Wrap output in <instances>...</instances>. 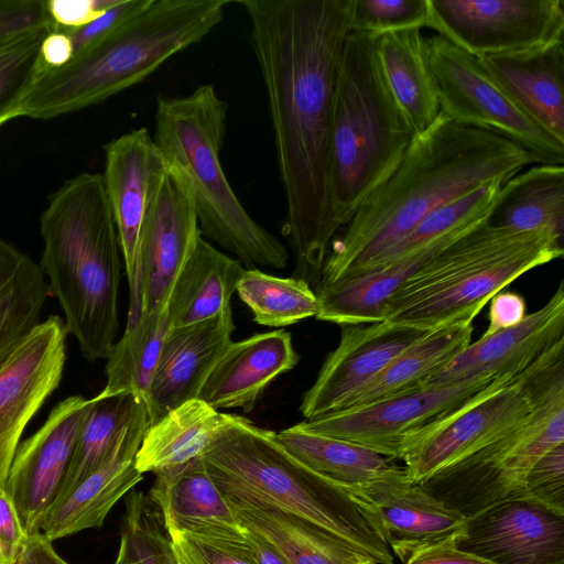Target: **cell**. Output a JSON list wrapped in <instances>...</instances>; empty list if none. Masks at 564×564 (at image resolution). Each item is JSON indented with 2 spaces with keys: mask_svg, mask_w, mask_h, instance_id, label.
<instances>
[{
  "mask_svg": "<svg viewBox=\"0 0 564 564\" xmlns=\"http://www.w3.org/2000/svg\"><path fill=\"white\" fill-rule=\"evenodd\" d=\"M262 76L286 203L294 276L317 292L337 229L328 149L338 58L352 0H239Z\"/></svg>",
  "mask_w": 564,
  "mask_h": 564,
  "instance_id": "cell-1",
  "label": "cell"
},
{
  "mask_svg": "<svg viewBox=\"0 0 564 564\" xmlns=\"http://www.w3.org/2000/svg\"><path fill=\"white\" fill-rule=\"evenodd\" d=\"M534 163L519 144L440 112L330 242L321 286L358 274L435 209L491 182H507Z\"/></svg>",
  "mask_w": 564,
  "mask_h": 564,
  "instance_id": "cell-2",
  "label": "cell"
},
{
  "mask_svg": "<svg viewBox=\"0 0 564 564\" xmlns=\"http://www.w3.org/2000/svg\"><path fill=\"white\" fill-rule=\"evenodd\" d=\"M40 269L85 359H107L118 334L121 249L102 174L82 172L41 215ZM122 256V254H121Z\"/></svg>",
  "mask_w": 564,
  "mask_h": 564,
  "instance_id": "cell-3",
  "label": "cell"
},
{
  "mask_svg": "<svg viewBox=\"0 0 564 564\" xmlns=\"http://www.w3.org/2000/svg\"><path fill=\"white\" fill-rule=\"evenodd\" d=\"M223 417L202 458L224 496L301 518L359 555L377 564H393L373 519L343 486L294 457L276 441L275 432L237 414L224 413Z\"/></svg>",
  "mask_w": 564,
  "mask_h": 564,
  "instance_id": "cell-4",
  "label": "cell"
},
{
  "mask_svg": "<svg viewBox=\"0 0 564 564\" xmlns=\"http://www.w3.org/2000/svg\"><path fill=\"white\" fill-rule=\"evenodd\" d=\"M229 0H150L105 40L66 65H43L19 117L47 120L100 104L200 42L223 20Z\"/></svg>",
  "mask_w": 564,
  "mask_h": 564,
  "instance_id": "cell-5",
  "label": "cell"
},
{
  "mask_svg": "<svg viewBox=\"0 0 564 564\" xmlns=\"http://www.w3.org/2000/svg\"><path fill=\"white\" fill-rule=\"evenodd\" d=\"M376 39L349 31L337 63L328 149L337 231L393 173L413 138L382 76Z\"/></svg>",
  "mask_w": 564,
  "mask_h": 564,
  "instance_id": "cell-6",
  "label": "cell"
},
{
  "mask_svg": "<svg viewBox=\"0 0 564 564\" xmlns=\"http://www.w3.org/2000/svg\"><path fill=\"white\" fill-rule=\"evenodd\" d=\"M227 104L212 84L186 96H159L153 140L166 162L188 180L202 236L234 253L248 269H283L289 252L245 209L220 163Z\"/></svg>",
  "mask_w": 564,
  "mask_h": 564,
  "instance_id": "cell-7",
  "label": "cell"
},
{
  "mask_svg": "<svg viewBox=\"0 0 564 564\" xmlns=\"http://www.w3.org/2000/svg\"><path fill=\"white\" fill-rule=\"evenodd\" d=\"M563 253L562 241L546 232L487 223L422 264L387 302L383 322L423 332L473 323L498 292Z\"/></svg>",
  "mask_w": 564,
  "mask_h": 564,
  "instance_id": "cell-8",
  "label": "cell"
},
{
  "mask_svg": "<svg viewBox=\"0 0 564 564\" xmlns=\"http://www.w3.org/2000/svg\"><path fill=\"white\" fill-rule=\"evenodd\" d=\"M563 443L564 370H558L543 383L534 409L522 423L420 485L468 518L517 496L534 463Z\"/></svg>",
  "mask_w": 564,
  "mask_h": 564,
  "instance_id": "cell-9",
  "label": "cell"
},
{
  "mask_svg": "<svg viewBox=\"0 0 564 564\" xmlns=\"http://www.w3.org/2000/svg\"><path fill=\"white\" fill-rule=\"evenodd\" d=\"M546 352L517 376H501L438 422L419 433L401 460L421 484L522 423L536 404L549 372Z\"/></svg>",
  "mask_w": 564,
  "mask_h": 564,
  "instance_id": "cell-10",
  "label": "cell"
},
{
  "mask_svg": "<svg viewBox=\"0 0 564 564\" xmlns=\"http://www.w3.org/2000/svg\"><path fill=\"white\" fill-rule=\"evenodd\" d=\"M427 52L442 113L465 127L489 131L519 144L539 164L563 165L564 144L522 113L476 57L440 35L427 39Z\"/></svg>",
  "mask_w": 564,
  "mask_h": 564,
  "instance_id": "cell-11",
  "label": "cell"
},
{
  "mask_svg": "<svg viewBox=\"0 0 564 564\" xmlns=\"http://www.w3.org/2000/svg\"><path fill=\"white\" fill-rule=\"evenodd\" d=\"M498 377L478 376L423 387L364 405L346 408L296 425L343 440L390 459H401L424 429L459 408Z\"/></svg>",
  "mask_w": 564,
  "mask_h": 564,
  "instance_id": "cell-12",
  "label": "cell"
},
{
  "mask_svg": "<svg viewBox=\"0 0 564 564\" xmlns=\"http://www.w3.org/2000/svg\"><path fill=\"white\" fill-rule=\"evenodd\" d=\"M427 26L476 58L564 42L562 0H427Z\"/></svg>",
  "mask_w": 564,
  "mask_h": 564,
  "instance_id": "cell-13",
  "label": "cell"
},
{
  "mask_svg": "<svg viewBox=\"0 0 564 564\" xmlns=\"http://www.w3.org/2000/svg\"><path fill=\"white\" fill-rule=\"evenodd\" d=\"M200 236L188 180L176 164L165 161L154 177L139 237L140 315L150 314L166 302Z\"/></svg>",
  "mask_w": 564,
  "mask_h": 564,
  "instance_id": "cell-14",
  "label": "cell"
},
{
  "mask_svg": "<svg viewBox=\"0 0 564 564\" xmlns=\"http://www.w3.org/2000/svg\"><path fill=\"white\" fill-rule=\"evenodd\" d=\"M91 404L82 395L66 398L18 446L4 489L26 535L41 531L56 500Z\"/></svg>",
  "mask_w": 564,
  "mask_h": 564,
  "instance_id": "cell-15",
  "label": "cell"
},
{
  "mask_svg": "<svg viewBox=\"0 0 564 564\" xmlns=\"http://www.w3.org/2000/svg\"><path fill=\"white\" fill-rule=\"evenodd\" d=\"M66 328L57 315L39 323L0 368V488L20 437L58 387L66 360Z\"/></svg>",
  "mask_w": 564,
  "mask_h": 564,
  "instance_id": "cell-16",
  "label": "cell"
},
{
  "mask_svg": "<svg viewBox=\"0 0 564 564\" xmlns=\"http://www.w3.org/2000/svg\"><path fill=\"white\" fill-rule=\"evenodd\" d=\"M455 541L494 564H564V514L517 495L466 518Z\"/></svg>",
  "mask_w": 564,
  "mask_h": 564,
  "instance_id": "cell-17",
  "label": "cell"
},
{
  "mask_svg": "<svg viewBox=\"0 0 564 564\" xmlns=\"http://www.w3.org/2000/svg\"><path fill=\"white\" fill-rule=\"evenodd\" d=\"M373 519L403 563L417 550L459 534L466 518L411 481L401 466L367 482L343 486Z\"/></svg>",
  "mask_w": 564,
  "mask_h": 564,
  "instance_id": "cell-18",
  "label": "cell"
},
{
  "mask_svg": "<svg viewBox=\"0 0 564 564\" xmlns=\"http://www.w3.org/2000/svg\"><path fill=\"white\" fill-rule=\"evenodd\" d=\"M164 166L165 160L144 127L105 145L102 178L129 282L127 327L137 322L141 312L137 282L139 237L154 177Z\"/></svg>",
  "mask_w": 564,
  "mask_h": 564,
  "instance_id": "cell-19",
  "label": "cell"
},
{
  "mask_svg": "<svg viewBox=\"0 0 564 564\" xmlns=\"http://www.w3.org/2000/svg\"><path fill=\"white\" fill-rule=\"evenodd\" d=\"M338 346L326 357L300 412L305 420L345 409L394 358L426 332L386 322L340 326Z\"/></svg>",
  "mask_w": 564,
  "mask_h": 564,
  "instance_id": "cell-20",
  "label": "cell"
},
{
  "mask_svg": "<svg viewBox=\"0 0 564 564\" xmlns=\"http://www.w3.org/2000/svg\"><path fill=\"white\" fill-rule=\"evenodd\" d=\"M564 340V285L538 311L518 324L481 336L422 386L478 376H517Z\"/></svg>",
  "mask_w": 564,
  "mask_h": 564,
  "instance_id": "cell-21",
  "label": "cell"
},
{
  "mask_svg": "<svg viewBox=\"0 0 564 564\" xmlns=\"http://www.w3.org/2000/svg\"><path fill=\"white\" fill-rule=\"evenodd\" d=\"M234 329L230 306L212 318L169 329L150 389L148 424L197 399L212 369L232 341Z\"/></svg>",
  "mask_w": 564,
  "mask_h": 564,
  "instance_id": "cell-22",
  "label": "cell"
},
{
  "mask_svg": "<svg viewBox=\"0 0 564 564\" xmlns=\"http://www.w3.org/2000/svg\"><path fill=\"white\" fill-rule=\"evenodd\" d=\"M149 498L170 535L225 544H245V527L210 477L202 457L159 471Z\"/></svg>",
  "mask_w": 564,
  "mask_h": 564,
  "instance_id": "cell-23",
  "label": "cell"
},
{
  "mask_svg": "<svg viewBox=\"0 0 564 564\" xmlns=\"http://www.w3.org/2000/svg\"><path fill=\"white\" fill-rule=\"evenodd\" d=\"M147 426L145 411L124 429L108 457L51 509L41 527L46 538L55 541L104 524L119 499L143 479L135 455Z\"/></svg>",
  "mask_w": 564,
  "mask_h": 564,
  "instance_id": "cell-24",
  "label": "cell"
},
{
  "mask_svg": "<svg viewBox=\"0 0 564 564\" xmlns=\"http://www.w3.org/2000/svg\"><path fill=\"white\" fill-rule=\"evenodd\" d=\"M477 59L522 113L564 144V42Z\"/></svg>",
  "mask_w": 564,
  "mask_h": 564,
  "instance_id": "cell-25",
  "label": "cell"
},
{
  "mask_svg": "<svg viewBox=\"0 0 564 564\" xmlns=\"http://www.w3.org/2000/svg\"><path fill=\"white\" fill-rule=\"evenodd\" d=\"M300 360L291 334L284 329L231 341L212 369L197 399L215 410L250 412L265 388Z\"/></svg>",
  "mask_w": 564,
  "mask_h": 564,
  "instance_id": "cell-26",
  "label": "cell"
},
{
  "mask_svg": "<svg viewBox=\"0 0 564 564\" xmlns=\"http://www.w3.org/2000/svg\"><path fill=\"white\" fill-rule=\"evenodd\" d=\"M384 82L412 135L426 130L441 112L438 89L421 29L394 31L376 39Z\"/></svg>",
  "mask_w": 564,
  "mask_h": 564,
  "instance_id": "cell-27",
  "label": "cell"
},
{
  "mask_svg": "<svg viewBox=\"0 0 564 564\" xmlns=\"http://www.w3.org/2000/svg\"><path fill=\"white\" fill-rule=\"evenodd\" d=\"M463 236L440 240L397 262L322 285L316 292L321 305L316 318L339 326L383 322L386 304L401 285Z\"/></svg>",
  "mask_w": 564,
  "mask_h": 564,
  "instance_id": "cell-28",
  "label": "cell"
},
{
  "mask_svg": "<svg viewBox=\"0 0 564 564\" xmlns=\"http://www.w3.org/2000/svg\"><path fill=\"white\" fill-rule=\"evenodd\" d=\"M245 270L240 261L200 236L166 300L171 328L212 318L229 307Z\"/></svg>",
  "mask_w": 564,
  "mask_h": 564,
  "instance_id": "cell-29",
  "label": "cell"
},
{
  "mask_svg": "<svg viewBox=\"0 0 564 564\" xmlns=\"http://www.w3.org/2000/svg\"><path fill=\"white\" fill-rule=\"evenodd\" d=\"M488 224L563 241L564 166L536 164L503 183Z\"/></svg>",
  "mask_w": 564,
  "mask_h": 564,
  "instance_id": "cell-30",
  "label": "cell"
},
{
  "mask_svg": "<svg viewBox=\"0 0 564 564\" xmlns=\"http://www.w3.org/2000/svg\"><path fill=\"white\" fill-rule=\"evenodd\" d=\"M223 415L199 399L166 412L148 424L135 455L137 469L156 474L202 457L218 433Z\"/></svg>",
  "mask_w": 564,
  "mask_h": 564,
  "instance_id": "cell-31",
  "label": "cell"
},
{
  "mask_svg": "<svg viewBox=\"0 0 564 564\" xmlns=\"http://www.w3.org/2000/svg\"><path fill=\"white\" fill-rule=\"evenodd\" d=\"M473 330V323L462 322L426 332L361 389L346 408L421 389L432 375L471 343Z\"/></svg>",
  "mask_w": 564,
  "mask_h": 564,
  "instance_id": "cell-32",
  "label": "cell"
},
{
  "mask_svg": "<svg viewBox=\"0 0 564 564\" xmlns=\"http://www.w3.org/2000/svg\"><path fill=\"white\" fill-rule=\"evenodd\" d=\"M227 501L240 524L264 538L289 564H358L364 557L301 518L230 498Z\"/></svg>",
  "mask_w": 564,
  "mask_h": 564,
  "instance_id": "cell-33",
  "label": "cell"
},
{
  "mask_svg": "<svg viewBox=\"0 0 564 564\" xmlns=\"http://www.w3.org/2000/svg\"><path fill=\"white\" fill-rule=\"evenodd\" d=\"M48 295L40 265L0 239V368L40 323Z\"/></svg>",
  "mask_w": 564,
  "mask_h": 564,
  "instance_id": "cell-34",
  "label": "cell"
},
{
  "mask_svg": "<svg viewBox=\"0 0 564 564\" xmlns=\"http://www.w3.org/2000/svg\"><path fill=\"white\" fill-rule=\"evenodd\" d=\"M170 328L166 302L126 327L107 357V383L99 395L131 394L147 408L162 344Z\"/></svg>",
  "mask_w": 564,
  "mask_h": 564,
  "instance_id": "cell-35",
  "label": "cell"
},
{
  "mask_svg": "<svg viewBox=\"0 0 564 564\" xmlns=\"http://www.w3.org/2000/svg\"><path fill=\"white\" fill-rule=\"evenodd\" d=\"M275 438L308 468L340 486L367 482L398 466L373 451L304 431L296 424L275 432Z\"/></svg>",
  "mask_w": 564,
  "mask_h": 564,
  "instance_id": "cell-36",
  "label": "cell"
},
{
  "mask_svg": "<svg viewBox=\"0 0 564 564\" xmlns=\"http://www.w3.org/2000/svg\"><path fill=\"white\" fill-rule=\"evenodd\" d=\"M503 183L506 182H491L435 209L358 274L397 262L440 240L466 235L487 224L499 199Z\"/></svg>",
  "mask_w": 564,
  "mask_h": 564,
  "instance_id": "cell-37",
  "label": "cell"
},
{
  "mask_svg": "<svg viewBox=\"0 0 564 564\" xmlns=\"http://www.w3.org/2000/svg\"><path fill=\"white\" fill-rule=\"evenodd\" d=\"M145 411L143 401L131 394L93 398L53 507L108 457L124 429Z\"/></svg>",
  "mask_w": 564,
  "mask_h": 564,
  "instance_id": "cell-38",
  "label": "cell"
},
{
  "mask_svg": "<svg viewBox=\"0 0 564 564\" xmlns=\"http://www.w3.org/2000/svg\"><path fill=\"white\" fill-rule=\"evenodd\" d=\"M253 321L270 327L288 326L319 313L318 296L307 282L246 269L237 289Z\"/></svg>",
  "mask_w": 564,
  "mask_h": 564,
  "instance_id": "cell-39",
  "label": "cell"
},
{
  "mask_svg": "<svg viewBox=\"0 0 564 564\" xmlns=\"http://www.w3.org/2000/svg\"><path fill=\"white\" fill-rule=\"evenodd\" d=\"M52 26L0 41V128L19 118L21 106L43 68L41 47Z\"/></svg>",
  "mask_w": 564,
  "mask_h": 564,
  "instance_id": "cell-40",
  "label": "cell"
},
{
  "mask_svg": "<svg viewBox=\"0 0 564 564\" xmlns=\"http://www.w3.org/2000/svg\"><path fill=\"white\" fill-rule=\"evenodd\" d=\"M121 542L135 564H178L160 511L142 492L127 498Z\"/></svg>",
  "mask_w": 564,
  "mask_h": 564,
  "instance_id": "cell-41",
  "label": "cell"
},
{
  "mask_svg": "<svg viewBox=\"0 0 564 564\" xmlns=\"http://www.w3.org/2000/svg\"><path fill=\"white\" fill-rule=\"evenodd\" d=\"M427 23V0H352L349 31L378 37Z\"/></svg>",
  "mask_w": 564,
  "mask_h": 564,
  "instance_id": "cell-42",
  "label": "cell"
},
{
  "mask_svg": "<svg viewBox=\"0 0 564 564\" xmlns=\"http://www.w3.org/2000/svg\"><path fill=\"white\" fill-rule=\"evenodd\" d=\"M518 495L564 514V443L551 448L534 463Z\"/></svg>",
  "mask_w": 564,
  "mask_h": 564,
  "instance_id": "cell-43",
  "label": "cell"
},
{
  "mask_svg": "<svg viewBox=\"0 0 564 564\" xmlns=\"http://www.w3.org/2000/svg\"><path fill=\"white\" fill-rule=\"evenodd\" d=\"M170 536L178 564H256L246 543H215L183 534Z\"/></svg>",
  "mask_w": 564,
  "mask_h": 564,
  "instance_id": "cell-44",
  "label": "cell"
},
{
  "mask_svg": "<svg viewBox=\"0 0 564 564\" xmlns=\"http://www.w3.org/2000/svg\"><path fill=\"white\" fill-rule=\"evenodd\" d=\"M149 2L150 0H117L115 4L89 23L72 31L64 30L72 40L73 57L105 40Z\"/></svg>",
  "mask_w": 564,
  "mask_h": 564,
  "instance_id": "cell-45",
  "label": "cell"
},
{
  "mask_svg": "<svg viewBox=\"0 0 564 564\" xmlns=\"http://www.w3.org/2000/svg\"><path fill=\"white\" fill-rule=\"evenodd\" d=\"M52 26L46 0H0V41Z\"/></svg>",
  "mask_w": 564,
  "mask_h": 564,
  "instance_id": "cell-46",
  "label": "cell"
},
{
  "mask_svg": "<svg viewBox=\"0 0 564 564\" xmlns=\"http://www.w3.org/2000/svg\"><path fill=\"white\" fill-rule=\"evenodd\" d=\"M117 0H46L53 29L72 31L105 12Z\"/></svg>",
  "mask_w": 564,
  "mask_h": 564,
  "instance_id": "cell-47",
  "label": "cell"
},
{
  "mask_svg": "<svg viewBox=\"0 0 564 564\" xmlns=\"http://www.w3.org/2000/svg\"><path fill=\"white\" fill-rule=\"evenodd\" d=\"M456 535L417 550L402 564H494L459 549Z\"/></svg>",
  "mask_w": 564,
  "mask_h": 564,
  "instance_id": "cell-48",
  "label": "cell"
},
{
  "mask_svg": "<svg viewBox=\"0 0 564 564\" xmlns=\"http://www.w3.org/2000/svg\"><path fill=\"white\" fill-rule=\"evenodd\" d=\"M527 304L522 295L516 292H498L489 307V325L482 336L511 327L525 317Z\"/></svg>",
  "mask_w": 564,
  "mask_h": 564,
  "instance_id": "cell-49",
  "label": "cell"
},
{
  "mask_svg": "<svg viewBox=\"0 0 564 564\" xmlns=\"http://www.w3.org/2000/svg\"><path fill=\"white\" fill-rule=\"evenodd\" d=\"M25 538L26 533L11 497L4 488H0V547L14 564Z\"/></svg>",
  "mask_w": 564,
  "mask_h": 564,
  "instance_id": "cell-50",
  "label": "cell"
},
{
  "mask_svg": "<svg viewBox=\"0 0 564 564\" xmlns=\"http://www.w3.org/2000/svg\"><path fill=\"white\" fill-rule=\"evenodd\" d=\"M43 532L28 534L15 560V564H68L54 550Z\"/></svg>",
  "mask_w": 564,
  "mask_h": 564,
  "instance_id": "cell-51",
  "label": "cell"
},
{
  "mask_svg": "<svg viewBox=\"0 0 564 564\" xmlns=\"http://www.w3.org/2000/svg\"><path fill=\"white\" fill-rule=\"evenodd\" d=\"M73 45L68 33L52 29L43 40L41 47L42 62L45 67L58 68L73 58Z\"/></svg>",
  "mask_w": 564,
  "mask_h": 564,
  "instance_id": "cell-52",
  "label": "cell"
},
{
  "mask_svg": "<svg viewBox=\"0 0 564 564\" xmlns=\"http://www.w3.org/2000/svg\"><path fill=\"white\" fill-rule=\"evenodd\" d=\"M245 536L249 554L256 564H289L260 534L245 528Z\"/></svg>",
  "mask_w": 564,
  "mask_h": 564,
  "instance_id": "cell-53",
  "label": "cell"
},
{
  "mask_svg": "<svg viewBox=\"0 0 564 564\" xmlns=\"http://www.w3.org/2000/svg\"><path fill=\"white\" fill-rule=\"evenodd\" d=\"M113 564H135L123 542L120 541V547Z\"/></svg>",
  "mask_w": 564,
  "mask_h": 564,
  "instance_id": "cell-54",
  "label": "cell"
},
{
  "mask_svg": "<svg viewBox=\"0 0 564 564\" xmlns=\"http://www.w3.org/2000/svg\"><path fill=\"white\" fill-rule=\"evenodd\" d=\"M0 564H14L10 558L7 557V555L3 553L1 547H0Z\"/></svg>",
  "mask_w": 564,
  "mask_h": 564,
  "instance_id": "cell-55",
  "label": "cell"
},
{
  "mask_svg": "<svg viewBox=\"0 0 564 564\" xmlns=\"http://www.w3.org/2000/svg\"><path fill=\"white\" fill-rule=\"evenodd\" d=\"M358 564H377V563H375V562H372V561H370V560H368L366 557H361L359 560Z\"/></svg>",
  "mask_w": 564,
  "mask_h": 564,
  "instance_id": "cell-56",
  "label": "cell"
}]
</instances>
